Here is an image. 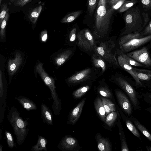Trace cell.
Listing matches in <instances>:
<instances>
[{"label":"cell","mask_w":151,"mask_h":151,"mask_svg":"<svg viewBox=\"0 0 151 151\" xmlns=\"http://www.w3.org/2000/svg\"><path fill=\"white\" fill-rule=\"evenodd\" d=\"M131 119L137 128L151 142V134L145 127L135 118L132 117Z\"/></svg>","instance_id":"cell-24"},{"label":"cell","mask_w":151,"mask_h":151,"mask_svg":"<svg viewBox=\"0 0 151 151\" xmlns=\"http://www.w3.org/2000/svg\"><path fill=\"white\" fill-rule=\"evenodd\" d=\"M77 33L76 28H74L70 32L68 38L69 44L73 47H75L77 45Z\"/></svg>","instance_id":"cell-28"},{"label":"cell","mask_w":151,"mask_h":151,"mask_svg":"<svg viewBox=\"0 0 151 151\" xmlns=\"http://www.w3.org/2000/svg\"><path fill=\"white\" fill-rule=\"evenodd\" d=\"M91 61L94 68L101 70V74L106 70L108 64L105 60L97 53L95 52L91 55Z\"/></svg>","instance_id":"cell-13"},{"label":"cell","mask_w":151,"mask_h":151,"mask_svg":"<svg viewBox=\"0 0 151 151\" xmlns=\"http://www.w3.org/2000/svg\"><path fill=\"white\" fill-rule=\"evenodd\" d=\"M16 0H10V2L11 3L14 2Z\"/></svg>","instance_id":"cell-49"},{"label":"cell","mask_w":151,"mask_h":151,"mask_svg":"<svg viewBox=\"0 0 151 151\" xmlns=\"http://www.w3.org/2000/svg\"><path fill=\"white\" fill-rule=\"evenodd\" d=\"M106 0H99L96 12L95 24L92 32L99 40L107 39L110 29V20L114 10H107Z\"/></svg>","instance_id":"cell-1"},{"label":"cell","mask_w":151,"mask_h":151,"mask_svg":"<svg viewBox=\"0 0 151 151\" xmlns=\"http://www.w3.org/2000/svg\"><path fill=\"white\" fill-rule=\"evenodd\" d=\"M2 151V146L1 145H0V151Z\"/></svg>","instance_id":"cell-48"},{"label":"cell","mask_w":151,"mask_h":151,"mask_svg":"<svg viewBox=\"0 0 151 151\" xmlns=\"http://www.w3.org/2000/svg\"><path fill=\"white\" fill-rule=\"evenodd\" d=\"M121 151H129V150L126 143L125 137H123L121 139Z\"/></svg>","instance_id":"cell-43"},{"label":"cell","mask_w":151,"mask_h":151,"mask_svg":"<svg viewBox=\"0 0 151 151\" xmlns=\"http://www.w3.org/2000/svg\"><path fill=\"white\" fill-rule=\"evenodd\" d=\"M81 12V11H78L71 12L62 18L60 22L62 23H66L72 22L80 15Z\"/></svg>","instance_id":"cell-27"},{"label":"cell","mask_w":151,"mask_h":151,"mask_svg":"<svg viewBox=\"0 0 151 151\" xmlns=\"http://www.w3.org/2000/svg\"><path fill=\"white\" fill-rule=\"evenodd\" d=\"M94 67L88 68L78 71L68 78L67 83L71 84L80 83L96 80L101 74Z\"/></svg>","instance_id":"cell-7"},{"label":"cell","mask_w":151,"mask_h":151,"mask_svg":"<svg viewBox=\"0 0 151 151\" xmlns=\"http://www.w3.org/2000/svg\"><path fill=\"white\" fill-rule=\"evenodd\" d=\"M124 20L125 26L122 35L139 32L142 30V21L138 7H131L127 10L124 14Z\"/></svg>","instance_id":"cell-5"},{"label":"cell","mask_w":151,"mask_h":151,"mask_svg":"<svg viewBox=\"0 0 151 151\" xmlns=\"http://www.w3.org/2000/svg\"><path fill=\"white\" fill-rule=\"evenodd\" d=\"M42 9V6L40 5L34 8L29 13L28 17L34 24H35Z\"/></svg>","instance_id":"cell-26"},{"label":"cell","mask_w":151,"mask_h":151,"mask_svg":"<svg viewBox=\"0 0 151 151\" xmlns=\"http://www.w3.org/2000/svg\"><path fill=\"white\" fill-rule=\"evenodd\" d=\"M90 88V86L88 85L84 86L74 91L73 95L75 98H80L89 90Z\"/></svg>","instance_id":"cell-29"},{"label":"cell","mask_w":151,"mask_h":151,"mask_svg":"<svg viewBox=\"0 0 151 151\" xmlns=\"http://www.w3.org/2000/svg\"><path fill=\"white\" fill-rule=\"evenodd\" d=\"M99 41L88 29H83L77 33V45L81 50L87 53H91L92 55L94 53Z\"/></svg>","instance_id":"cell-6"},{"label":"cell","mask_w":151,"mask_h":151,"mask_svg":"<svg viewBox=\"0 0 151 151\" xmlns=\"http://www.w3.org/2000/svg\"><path fill=\"white\" fill-rule=\"evenodd\" d=\"M5 134L9 147L11 149H13L14 147L15 144L12 134L7 130L5 131Z\"/></svg>","instance_id":"cell-36"},{"label":"cell","mask_w":151,"mask_h":151,"mask_svg":"<svg viewBox=\"0 0 151 151\" xmlns=\"http://www.w3.org/2000/svg\"><path fill=\"white\" fill-rule=\"evenodd\" d=\"M142 36L151 34V21L146 27L143 32L141 33Z\"/></svg>","instance_id":"cell-41"},{"label":"cell","mask_w":151,"mask_h":151,"mask_svg":"<svg viewBox=\"0 0 151 151\" xmlns=\"http://www.w3.org/2000/svg\"><path fill=\"white\" fill-rule=\"evenodd\" d=\"M125 122L129 130L135 136L137 137L140 139V134L131 121L129 119H127L126 120Z\"/></svg>","instance_id":"cell-34"},{"label":"cell","mask_w":151,"mask_h":151,"mask_svg":"<svg viewBox=\"0 0 151 151\" xmlns=\"http://www.w3.org/2000/svg\"><path fill=\"white\" fill-rule=\"evenodd\" d=\"M144 8L148 10L151 8V0H140Z\"/></svg>","instance_id":"cell-39"},{"label":"cell","mask_w":151,"mask_h":151,"mask_svg":"<svg viewBox=\"0 0 151 151\" xmlns=\"http://www.w3.org/2000/svg\"><path fill=\"white\" fill-rule=\"evenodd\" d=\"M22 58L19 52L16 53L15 58L10 59L8 63V69L9 74L12 75L14 73L22 63Z\"/></svg>","instance_id":"cell-15"},{"label":"cell","mask_w":151,"mask_h":151,"mask_svg":"<svg viewBox=\"0 0 151 151\" xmlns=\"http://www.w3.org/2000/svg\"><path fill=\"white\" fill-rule=\"evenodd\" d=\"M127 54L145 66L151 67V58L146 47L127 53Z\"/></svg>","instance_id":"cell-9"},{"label":"cell","mask_w":151,"mask_h":151,"mask_svg":"<svg viewBox=\"0 0 151 151\" xmlns=\"http://www.w3.org/2000/svg\"><path fill=\"white\" fill-rule=\"evenodd\" d=\"M101 100L105 109L106 116L109 113L116 111L115 105L110 100L103 97L101 98Z\"/></svg>","instance_id":"cell-23"},{"label":"cell","mask_w":151,"mask_h":151,"mask_svg":"<svg viewBox=\"0 0 151 151\" xmlns=\"http://www.w3.org/2000/svg\"><path fill=\"white\" fill-rule=\"evenodd\" d=\"M116 52L117 54H119L121 55L131 65L140 67H144L145 66L142 64L136 61L135 60L128 55L127 54L122 52L119 49L117 48Z\"/></svg>","instance_id":"cell-25"},{"label":"cell","mask_w":151,"mask_h":151,"mask_svg":"<svg viewBox=\"0 0 151 151\" xmlns=\"http://www.w3.org/2000/svg\"><path fill=\"white\" fill-rule=\"evenodd\" d=\"M115 92L120 107L127 114L130 116L132 113V108L128 98L123 92L118 89H116Z\"/></svg>","instance_id":"cell-10"},{"label":"cell","mask_w":151,"mask_h":151,"mask_svg":"<svg viewBox=\"0 0 151 151\" xmlns=\"http://www.w3.org/2000/svg\"><path fill=\"white\" fill-rule=\"evenodd\" d=\"M98 2V0H88V9L90 16H91L93 14Z\"/></svg>","instance_id":"cell-35"},{"label":"cell","mask_w":151,"mask_h":151,"mask_svg":"<svg viewBox=\"0 0 151 151\" xmlns=\"http://www.w3.org/2000/svg\"><path fill=\"white\" fill-rule=\"evenodd\" d=\"M147 149L148 151H151V147L150 146H148L147 145Z\"/></svg>","instance_id":"cell-47"},{"label":"cell","mask_w":151,"mask_h":151,"mask_svg":"<svg viewBox=\"0 0 151 151\" xmlns=\"http://www.w3.org/2000/svg\"><path fill=\"white\" fill-rule=\"evenodd\" d=\"M137 2V0H125L121 7L119 9L120 12L126 11L131 8Z\"/></svg>","instance_id":"cell-32"},{"label":"cell","mask_w":151,"mask_h":151,"mask_svg":"<svg viewBox=\"0 0 151 151\" xmlns=\"http://www.w3.org/2000/svg\"><path fill=\"white\" fill-rule=\"evenodd\" d=\"M142 16L144 18V22L142 27V29L145 26L148 22L149 20V16L147 13L143 12L142 13Z\"/></svg>","instance_id":"cell-45"},{"label":"cell","mask_w":151,"mask_h":151,"mask_svg":"<svg viewBox=\"0 0 151 151\" xmlns=\"http://www.w3.org/2000/svg\"><path fill=\"white\" fill-rule=\"evenodd\" d=\"M119 0H110L109 1V4L111 5H112Z\"/></svg>","instance_id":"cell-46"},{"label":"cell","mask_w":151,"mask_h":151,"mask_svg":"<svg viewBox=\"0 0 151 151\" xmlns=\"http://www.w3.org/2000/svg\"><path fill=\"white\" fill-rule=\"evenodd\" d=\"M85 100V98L83 99L71 111L67 122L68 124H74L78 121L81 114Z\"/></svg>","instance_id":"cell-14"},{"label":"cell","mask_w":151,"mask_h":151,"mask_svg":"<svg viewBox=\"0 0 151 151\" xmlns=\"http://www.w3.org/2000/svg\"><path fill=\"white\" fill-rule=\"evenodd\" d=\"M125 0H119L112 5L111 8L114 10L119 9L122 6Z\"/></svg>","instance_id":"cell-40"},{"label":"cell","mask_w":151,"mask_h":151,"mask_svg":"<svg viewBox=\"0 0 151 151\" xmlns=\"http://www.w3.org/2000/svg\"></svg>","instance_id":"cell-52"},{"label":"cell","mask_w":151,"mask_h":151,"mask_svg":"<svg viewBox=\"0 0 151 151\" xmlns=\"http://www.w3.org/2000/svg\"><path fill=\"white\" fill-rule=\"evenodd\" d=\"M47 141L46 138L43 137L38 135L37 144L32 147L31 150L32 151H41L42 150L47 151Z\"/></svg>","instance_id":"cell-21"},{"label":"cell","mask_w":151,"mask_h":151,"mask_svg":"<svg viewBox=\"0 0 151 151\" xmlns=\"http://www.w3.org/2000/svg\"><path fill=\"white\" fill-rule=\"evenodd\" d=\"M15 98L27 111L35 110L37 109L36 104L29 98L23 96L15 97Z\"/></svg>","instance_id":"cell-17"},{"label":"cell","mask_w":151,"mask_h":151,"mask_svg":"<svg viewBox=\"0 0 151 151\" xmlns=\"http://www.w3.org/2000/svg\"><path fill=\"white\" fill-rule=\"evenodd\" d=\"M98 93L102 96L111 99L112 97L111 91L106 86H101L98 89Z\"/></svg>","instance_id":"cell-31"},{"label":"cell","mask_w":151,"mask_h":151,"mask_svg":"<svg viewBox=\"0 0 151 151\" xmlns=\"http://www.w3.org/2000/svg\"><path fill=\"white\" fill-rule=\"evenodd\" d=\"M9 17V14L7 13L0 25V37L3 40L5 37V28Z\"/></svg>","instance_id":"cell-33"},{"label":"cell","mask_w":151,"mask_h":151,"mask_svg":"<svg viewBox=\"0 0 151 151\" xmlns=\"http://www.w3.org/2000/svg\"><path fill=\"white\" fill-rule=\"evenodd\" d=\"M150 110L151 111V108L150 109Z\"/></svg>","instance_id":"cell-51"},{"label":"cell","mask_w":151,"mask_h":151,"mask_svg":"<svg viewBox=\"0 0 151 151\" xmlns=\"http://www.w3.org/2000/svg\"><path fill=\"white\" fill-rule=\"evenodd\" d=\"M7 119L13 128L17 143L19 145H22L28 133L29 129L27 128L28 122L20 116L19 112L14 106L10 109Z\"/></svg>","instance_id":"cell-3"},{"label":"cell","mask_w":151,"mask_h":151,"mask_svg":"<svg viewBox=\"0 0 151 151\" xmlns=\"http://www.w3.org/2000/svg\"><path fill=\"white\" fill-rule=\"evenodd\" d=\"M2 77V73L1 70L0 72V98L1 99L3 97L4 92Z\"/></svg>","instance_id":"cell-42"},{"label":"cell","mask_w":151,"mask_h":151,"mask_svg":"<svg viewBox=\"0 0 151 151\" xmlns=\"http://www.w3.org/2000/svg\"><path fill=\"white\" fill-rule=\"evenodd\" d=\"M151 41V34L143 36L141 32L123 35L119 39V49L124 53L131 51Z\"/></svg>","instance_id":"cell-4"},{"label":"cell","mask_w":151,"mask_h":151,"mask_svg":"<svg viewBox=\"0 0 151 151\" xmlns=\"http://www.w3.org/2000/svg\"><path fill=\"white\" fill-rule=\"evenodd\" d=\"M117 48L114 38L99 40L95 48L96 52L102 57L108 65L115 69L119 66L116 55Z\"/></svg>","instance_id":"cell-2"},{"label":"cell","mask_w":151,"mask_h":151,"mask_svg":"<svg viewBox=\"0 0 151 151\" xmlns=\"http://www.w3.org/2000/svg\"><path fill=\"white\" fill-rule=\"evenodd\" d=\"M32 0H16L14 2L15 6H23L30 2Z\"/></svg>","instance_id":"cell-38"},{"label":"cell","mask_w":151,"mask_h":151,"mask_svg":"<svg viewBox=\"0 0 151 151\" xmlns=\"http://www.w3.org/2000/svg\"><path fill=\"white\" fill-rule=\"evenodd\" d=\"M40 37L42 42H45L47 41V34L46 30H44L41 32Z\"/></svg>","instance_id":"cell-44"},{"label":"cell","mask_w":151,"mask_h":151,"mask_svg":"<svg viewBox=\"0 0 151 151\" xmlns=\"http://www.w3.org/2000/svg\"><path fill=\"white\" fill-rule=\"evenodd\" d=\"M41 116L44 123L53 125V115L51 111L44 103H42L41 107Z\"/></svg>","instance_id":"cell-16"},{"label":"cell","mask_w":151,"mask_h":151,"mask_svg":"<svg viewBox=\"0 0 151 151\" xmlns=\"http://www.w3.org/2000/svg\"><path fill=\"white\" fill-rule=\"evenodd\" d=\"M133 70L140 81L151 80V70L134 68Z\"/></svg>","instance_id":"cell-19"},{"label":"cell","mask_w":151,"mask_h":151,"mask_svg":"<svg viewBox=\"0 0 151 151\" xmlns=\"http://www.w3.org/2000/svg\"><path fill=\"white\" fill-rule=\"evenodd\" d=\"M76 47L67 50L60 54L55 59L56 64L58 66L63 64L74 53Z\"/></svg>","instance_id":"cell-18"},{"label":"cell","mask_w":151,"mask_h":151,"mask_svg":"<svg viewBox=\"0 0 151 151\" xmlns=\"http://www.w3.org/2000/svg\"><path fill=\"white\" fill-rule=\"evenodd\" d=\"M9 8L8 7V6L6 3H4L3 4L1 8V11L0 14V24L5 18L6 14L8 13Z\"/></svg>","instance_id":"cell-37"},{"label":"cell","mask_w":151,"mask_h":151,"mask_svg":"<svg viewBox=\"0 0 151 151\" xmlns=\"http://www.w3.org/2000/svg\"><path fill=\"white\" fill-rule=\"evenodd\" d=\"M111 78L114 83L128 95L134 107H138L139 102L136 92L130 83L122 77L116 74L113 76Z\"/></svg>","instance_id":"cell-8"},{"label":"cell","mask_w":151,"mask_h":151,"mask_svg":"<svg viewBox=\"0 0 151 151\" xmlns=\"http://www.w3.org/2000/svg\"><path fill=\"white\" fill-rule=\"evenodd\" d=\"M96 139L99 150L101 151H111V146L107 139L102 137L100 134L97 135Z\"/></svg>","instance_id":"cell-20"},{"label":"cell","mask_w":151,"mask_h":151,"mask_svg":"<svg viewBox=\"0 0 151 151\" xmlns=\"http://www.w3.org/2000/svg\"><path fill=\"white\" fill-rule=\"evenodd\" d=\"M117 54L118 55L117 60L119 65L131 75L135 81L137 86H141L142 83L133 71V67L121 55Z\"/></svg>","instance_id":"cell-12"},{"label":"cell","mask_w":151,"mask_h":151,"mask_svg":"<svg viewBox=\"0 0 151 151\" xmlns=\"http://www.w3.org/2000/svg\"><path fill=\"white\" fill-rule=\"evenodd\" d=\"M78 142L74 138L68 136L63 137L58 144L57 147L63 151H73L77 147Z\"/></svg>","instance_id":"cell-11"},{"label":"cell","mask_w":151,"mask_h":151,"mask_svg":"<svg viewBox=\"0 0 151 151\" xmlns=\"http://www.w3.org/2000/svg\"><path fill=\"white\" fill-rule=\"evenodd\" d=\"M149 98L150 99V100H151V94H150L148 96Z\"/></svg>","instance_id":"cell-50"},{"label":"cell","mask_w":151,"mask_h":151,"mask_svg":"<svg viewBox=\"0 0 151 151\" xmlns=\"http://www.w3.org/2000/svg\"><path fill=\"white\" fill-rule=\"evenodd\" d=\"M118 116L115 111H113L109 114L106 116L105 120L106 124L109 127L112 126Z\"/></svg>","instance_id":"cell-30"},{"label":"cell","mask_w":151,"mask_h":151,"mask_svg":"<svg viewBox=\"0 0 151 151\" xmlns=\"http://www.w3.org/2000/svg\"><path fill=\"white\" fill-rule=\"evenodd\" d=\"M94 105L98 114L102 121H105L106 116L101 99L99 97L97 98L94 101Z\"/></svg>","instance_id":"cell-22"}]
</instances>
